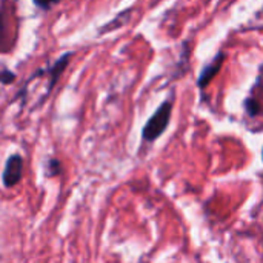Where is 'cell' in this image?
Segmentation results:
<instances>
[{
    "mask_svg": "<svg viewBox=\"0 0 263 263\" xmlns=\"http://www.w3.org/2000/svg\"><path fill=\"white\" fill-rule=\"evenodd\" d=\"M72 57V52H66V54H63L49 69H48V74H49V85H48V92H51L52 91V88L55 86V83H57V80L60 79V76H62V72L66 69V66H68V63H69V59Z\"/></svg>",
    "mask_w": 263,
    "mask_h": 263,
    "instance_id": "obj_4",
    "label": "cell"
},
{
    "mask_svg": "<svg viewBox=\"0 0 263 263\" xmlns=\"http://www.w3.org/2000/svg\"><path fill=\"white\" fill-rule=\"evenodd\" d=\"M14 80H15V74H14L12 71H9V69H6V68H3V69L0 71V83L9 85V83H12Z\"/></svg>",
    "mask_w": 263,
    "mask_h": 263,
    "instance_id": "obj_6",
    "label": "cell"
},
{
    "mask_svg": "<svg viewBox=\"0 0 263 263\" xmlns=\"http://www.w3.org/2000/svg\"><path fill=\"white\" fill-rule=\"evenodd\" d=\"M48 168H49V176L51 177H54V176L62 173V165H60V162L57 159H51L49 163H48Z\"/></svg>",
    "mask_w": 263,
    "mask_h": 263,
    "instance_id": "obj_7",
    "label": "cell"
},
{
    "mask_svg": "<svg viewBox=\"0 0 263 263\" xmlns=\"http://www.w3.org/2000/svg\"><path fill=\"white\" fill-rule=\"evenodd\" d=\"M60 0H34V3L40 8V9H43V11H48V9H51L54 5H57Z\"/></svg>",
    "mask_w": 263,
    "mask_h": 263,
    "instance_id": "obj_8",
    "label": "cell"
},
{
    "mask_svg": "<svg viewBox=\"0 0 263 263\" xmlns=\"http://www.w3.org/2000/svg\"><path fill=\"white\" fill-rule=\"evenodd\" d=\"M223 59H225V54H223V52H219L217 57H216L208 66L203 68V71H202V74H200V77H199V86H200V88H206V86L210 85V82L219 74L222 65H223Z\"/></svg>",
    "mask_w": 263,
    "mask_h": 263,
    "instance_id": "obj_3",
    "label": "cell"
},
{
    "mask_svg": "<svg viewBox=\"0 0 263 263\" xmlns=\"http://www.w3.org/2000/svg\"><path fill=\"white\" fill-rule=\"evenodd\" d=\"M245 108H247V111H248L250 116H257V114L260 112V105H259V102L254 100V99H248V100L245 102Z\"/></svg>",
    "mask_w": 263,
    "mask_h": 263,
    "instance_id": "obj_5",
    "label": "cell"
},
{
    "mask_svg": "<svg viewBox=\"0 0 263 263\" xmlns=\"http://www.w3.org/2000/svg\"><path fill=\"white\" fill-rule=\"evenodd\" d=\"M171 114H173V103L166 100L157 108V111L149 117V120L143 126V131H142L143 140H146V142L157 140L165 133V129L168 128L170 120H171Z\"/></svg>",
    "mask_w": 263,
    "mask_h": 263,
    "instance_id": "obj_1",
    "label": "cell"
},
{
    "mask_svg": "<svg viewBox=\"0 0 263 263\" xmlns=\"http://www.w3.org/2000/svg\"><path fill=\"white\" fill-rule=\"evenodd\" d=\"M22 177H23V159L18 154H12L8 157L5 163V170L2 174L3 185L6 188H12L22 180Z\"/></svg>",
    "mask_w": 263,
    "mask_h": 263,
    "instance_id": "obj_2",
    "label": "cell"
},
{
    "mask_svg": "<svg viewBox=\"0 0 263 263\" xmlns=\"http://www.w3.org/2000/svg\"><path fill=\"white\" fill-rule=\"evenodd\" d=\"M5 34V18H3V12L0 11V39Z\"/></svg>",
    "mask_w": 263,
    "mask_h": 263,
    "instance_id": "obj_9",
    "label": "cell"
}]
</instances>
